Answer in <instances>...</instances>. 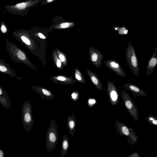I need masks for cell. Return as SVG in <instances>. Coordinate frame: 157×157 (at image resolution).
Returning <instances> with one entry per match:
<instances>
[{
    "label": "cell",
    "mask_w": 157,
    "mask_h": 157,
    "mask_svg": "<svg viewBox=\"0 0 157 157\" xmlns=\"http://www.w3.org/2000/svg\"><path fill=\"white\" fill-rule=\"evenodd\" d=\"M5 155V153L4 151L0 148V157H4Z\"/></svg>",
    "instance_id": "cell-29"
},
{
    "label": "cell",
    "mask_w": 157,
    "mask_h": 157,
    "mask_svg": "<svg viewBox=\"0 0 157 157\" xmlns=\"http://www.w3.org/2000/svg\"><path fill=\"white\" fill-rule=\"evenodd\" d=\"M75 26V24L73 22H64L60 23L56 27L58 28L67 29L73 27Z\"/></svg>",
    "instance_id": "cell-18"
},
{
    "label": "cell",
    "mask_w": 157,
    "mask_h": 157,
    "mask_svg": "<svg viewBox=\"0 0 157 157\" xmlns=\"http://www.w3.org/2000/svg\"><path fill=\"white\" fill-rule=\"evenodd\" d=\"M88 52L90 60L96 67L100 68L103 59V54L99 50L92 47H89Z\"/></svg>",
    "instance_id": "cell-7"
},
{
    "label": "cell",
    "mask_w": 157,
    "mask_h": 157,
    "mask_svg": "<svg viewBox=\"0 0 157 157\" xmlns=\"http://www.w3.org/2000/svg\"><path fill=\"white\" fill-rule=\"evenodd\" d=\"M43 0H26L14 4L6 6V10L10 13L17 16L24 17L27 14L30 8L33 7Z\"/></svg>",
    "instance_id": "cell-1"
},
{
    "label": "cell",
    "mask_w": 157,
    "mask_h": 157,
    "mask_svg": "<svg viewBox=\"0 0 157 157\" xmlns=\"http://www.w3.org/2000/svg\"><path fill=\"white\" fill-rule=\"evenodd\" d=\"M128 157H139L140 155L137 152H136L130 154L128 155Z\"/></svg>",
    "instance_id": "cell-26"
},
{
    "label": "cell",
    "mask_w": 157,
    "mask_h": 157,
    "mask_svg": "<svg viewBox=\"0 0 157 157\" xmlns=\"http://www.w3.org/2000/svg\"><path fill=\"white\" fill-rule=\"evenodd\" d=\"M75 114L68 115L67 122V127L69 133L71 136H73L75 131L76 121L75 117Z\"/></svg>",
    "instance_id": "cell-13"
},
{
    "label": "cell",
    "mask_w": 157,
    "mask_h": 157,
    "mask_svg": "<svg viewBox=\"0 0 157 157\" xmlns=\"http://www.w3.org/2000/svg\"><path fill=\"white\" fill-rule=\"evenodd\" d=\"M107 89L109 101L112 105H116L119 99V94L116 87L113 83L107 81Z\"/></svg>",
    "instance_id": "cell-8"
},
{
    "label": "cell",
    "mask_w": 157,
    "mask_h": 157,
    "mask_svg": "<svg viewBox=\"0 0 157 157\" xmlns=\"http://www.w3.org/2000/svg\"><path fill=\"white\" fill-rule=\"evenodd\" d=\"M38 35L42 39H45V36L41 33H39L38 34Z\"/></svg>",
    "instance_id": "cell-31"
},
{
    "label": "cell",
    "mask_w": 157,
    "mask_h": 157,
    "mask_svg": "<svg viewBox=\"0 0 157 157\" xmlns=\"http://www.w3.org/2000/svg\"><path fill=\"white\" fill-rule=\"evenodd\" d=\"M3 94V92L1 88H0V95Z\"/></svg>",
    "instance_id": "cell-32"
},
{
    "label": "cell",
    "mask_w": 157,
    "mask_h": 157,
    "mask_svg": "<svg viewBox=\"0 0 157 157\" xmlns=\"http://www.w3.org/2000/svg\"><path fill=\"white\" fill-rule=\"evenodd\" d=\"M21 116L23 126L25 130L28 132L34 124L32 108L29 101H26L24 102L21 110Z\"/></svg>",
    "instance_id": "cell-5"
},
{
    "label": "cell",
    "mask_w": 157,
    "mask_h": 157,
    "mask_svg": "<svg viewBox=\"0 0 157 157\" xmlns=\"http://www.w3.org/2000/svg\"><path fill=\"white\" fill-rule=\"evenodd\" d=\"M38 93L40 95L42 99L46 98L48 100H51L55 97L51 92L45 89H41L40 91H39Z\"/></svg>",
    "instance_id": "cell-15"
},
{
    "label": "cell",
    "mask_w": 157,
    "mask_h": 157,
    "mask_svg": "<svg viewBox=\"0 0 157 157\" xmlns=\"http://www.w3.org/2000/svg\"><path fill=\"white\" fill-rule=\"evenodd\" d=\"M105 65L118 75L125 77L126 75L118 62L115 60L109 59L104 62Z\"/></svg>",
    "instance_id": "cell-9"
},
{
    "label": "cell",
    "mask_w": 157,
    "mask_h": 157,
    "mask_svg": "<svg viewBox=\"0 0 157 157\" xmlns=\"http://www.w3.org/2000/svg\"><path fill=\"white\" fill-rule=\"evenodd\" d=\"M21 39L27 45H29L30 44V42L29 40L26 37L24 36L21 37Z\"/></svg>",
    "instance_id": "cell-25"
},
{
    "label": "cell",
    "mask_w": 157,
    "mask_h": 157,
    "mask_svg": "<svg viewBox=\"0 0 157 157\" xmlns=\"http://www.w3.org/2000/svg\"><path fill=\"white\" fill-rule=\"evenodd\" d=\"M124 88L132 92L135 98H137L136 96L139 97L147 96L146 94L142 89L134 84L126 83L124 85Z\"/></svg>",
    "instance_id": "cell-11"
},
{
    "label": "cell",
    "mask_w": 157,
    "mask_h": 157,
    "mask_svg": "<svg viewBox=\"0 0 157 157\" xmlns=\"http://www.w3.org/2000/svg\"><path fill=\"white\" fill-rule=\"evenodd\" d=\"M121 95L125 109L133 119L138 121L139 118L138 109L133 99L124 90H121Z\"/></svg>",
    "instance_id": "cell-6"
},
{
    "label": "cell",
    "mask_w": 157,
    "mask_h": 157,
    "mask_svg": "<svg viewBox=\"0 0 157 157\" xmlns=\"http://www.w3.org/2000/svg\"><path fill=\"white\" fill-rule=\"evenodd\" d=\"M56 0H43L40 4L41 6H45L54 2Z\"/></svg>",
    "instance_id": "cell-22"
},
{
    "label": "cell",
    "mask_w": 157,
    "mask_h": 157,
    "mask_svg": "<svg viewBox=\"0 0 157 157\" xmlns=\"http://www.w3.org/2000/svg\"><path fill=\"white\" fill-rule=\"evenodd\" d=\"M57 129L55 121L52 120L46 133V147L48 152H50L56 146L58 138Z\"/></svg>",
    "instance_id": "cell-2"
},
{
    "label": "cell",
    "mask_w": 157,
    "mask_h": 157,
    "mask_svg": "<svg viewBox=\"0 0 157 157\" xmlns=\"http://www.w3.org/2000/svg\"><path fill=\"white\" fill-rule=\"evenodd\" d=\"M97 103V100L95 98L90 97L87 100V104L90 108H91Z\"/></svg>",
    "instance_id": "cell-20"
},
{
    "label": "cell",
    "mask_w": 157,
    "mask_h": 157,
    "mask_svg": "<svg viewBox=\"0 0 157 157\" xmlns=\"http://www.w3.org/2000/svg\"><path fill=\"white\" fill-rule=\"evenodd\" d=\"M126 61L132 72L136 76L139 75L138 59L133 46L128 42L127 48L125 50Z\"/></svg>",
    "instance_id": "cell-3"
},
{
    "label": "cell",
    "mask_w": 157,
    "mask_h": 157,
    "mask_svg": "<svg viewBox=\"0 0 157 157\" xmlns=\"http://www.w3.org/2000/svg\"><path fill=\"white\" fill-rule=\"evenodd\" d=\"M59 58L60 60L62 62H64L65 61V59L64 55L60 54L59 56Z\"/></svg>",
    "instance_id": "cell-27"
},
{
    "label": "cell",
    "mask_w": 157,
    "mask_h": 157,
    "mask_svg": "<svg viewBox=\"0 0 157 157\" xmlns=\"http://www.w3.org/2000/svg\"><path fill=\"white\" fill-rule=\"evenodd\" d=\"M79 96L78 92L76 91H73L71 94V99L72 101L75 102L78 100Z\"/></svg>",
    "instance_id": "cell-21"
},
{
    "label": "cell",
    "mask_w": 157,
    "mask_h": 157,
    "mask_svg": "<svg viewBox=\"0 0 157 157\" xmlns=\"http://www.w3.org/2000/svg\"><path fill=\"white\" fill-rule=\"evenodd\" d=\"M7 70L6 68L3 66H0V71L1 72H5Z\"/></svg>",
    "instance_id": "cell-28"
},
{
    "label": "cell",
    "mask_w": 157,
    "mask_h": 157,
    "mask_svg": "<svg viewBox=\"0 0 157 157\" xmlns=\"http://www.w3.org/2000/svg\"><path fill=\"white\" fill-rule=\"evenodd\" d=\"M18 57L21 60H24L25 58V56L24 53L21 51H19L17 54Z\"/></svg>",
    "instance_id": "cell-23"
},
{
    "label": "cell",
    "mask_w": 157,
    "mask_h": 157,
    "mask_svg": "<svg viewBox=\"0 0 157 157\" xmlns=\"http://www.w3.org/2000/svg\"><path fill=\"white\" fill-rule=\"evenodd\" d=\"M75 75L76 81L82 84H85L86 81L82 73L77 68L75 69Z\"/></svg>",
    "instance_id": "cell-17"
},
{
    "label": "cell",
    "mask_w": 157,
    "mask_h": 157,
    "mask_svg": "<svg viewBox=\"0 0 157 157\" xmlns=\"http://www.w3.org/2000/svg\"><path fill=\"white\" fill-rule=\"evenodd\" d=\"M86 71L92 82L96 89L100 91L102 90V84L97 74L92 72L90 69H86Z\"/></svg>",
    "instance_id": "cell-12"
},
{
    "label": "cell",
    "mask_w": 157,
    "mask_h": 157,
    "mask_svg": "<svg viewBox=\"0 0 157 157\" xmlns=\"http://www.w3.org/2000/svg\"><path fill=\"white\" fill-rule=\"evenodd\" d=\"M148 122L150 124L157 125V116L150 114L146 117Z\"/></svg>",
    "instance_id": "cell-19"
},
{
    "label": "cell",
    "mask_w": 157,
    "mask_h": 157,
    "mask_svg": "<svg viewBox=\"0 0 157 157\" xmlns=\"http://www.w3.org/2000/svg\"><path fill=\"white\" fill-rule=\"evenodd\" d=\"M156 67H157V46L148 61L146 68V75L148 76L152 74Z\"/></svg>",
    "instance_id": "cell-10"
},
{
    "label": "cell",
    "mask_w": 157,
    "mask_h": 157,
    "mask_svg": "<svg viewBox=\"0 0 157 157\" xmlns=\"http://www.w3.org/2000/svg\"><path fill=\"white\" fill-rule=\"evenodd\" d=\"M61 61L60 60L58 59L57 61V66L59 67L61 66Z\"/></svg>",
    "instance_id": "cell-30"
},
{
    "label": "cell",
    "mask_w": 157,
    "mask_h": 157,
    "mask_svg": "<svg viewBox=\"0 0 157 157\" xmlns=\"http://www.w3.org/2000/svg\"><path fill=\"white\" fill-rule=\"evenodd\" d=\"M69 147V139L67 135L65 134L63 138L61 151L60 154V157H63L65 156L67 153Z\"/></svg>",
    "instance_id": "cell-14"
},
{
    "label": "cell",
    "mask_w": 157,
    "mask_h": 157,
    "mask_svg": "<svg viewBox=\"0 0 157 157\" xmlns=\"http://www.w3.org/2000/svg\"><path fill=\"white\" fill-rule=\"evenodd\" d=\"M1 29L2 32L4 33H6L7 31L6 28L3 21L1 23Z\"/></svg>",
    "instance_id": "cell-24"
},
{
    "label": "cell",
    "mask_w": 157,
    "mask_h": 157,
    "mask_svg": "<svg viewBox=\"0 0 157 157\" xmlns=\"http://www.w3.org/2000/svg\"><path fill=\"white\" fill-rule=\"evenodd\" d=\"M115 127L120 136H127L128 142L129 144L133 145L138 142L139 136L136 135L132 127L129 128L118 120L116 121Z\"/></svg>",
    "instance_id": "cell-4"
},
{
    "label": "cell",
    "mask_w": 157,
    "mask_h": 157,
    "mask_svg": "<svg viewBox=\"0 0 157 157\" xmlns=\"http://www.w3.org/2000/svg\"><path fill=\"white\" fill-rule=\"evenodd\" d=\"M0 103L3 107L8 110L11 106L10 99L7 96L2 94L0 96Z\"/></svg>",
    "instance_id": "cell-16"
}]
</instances>
